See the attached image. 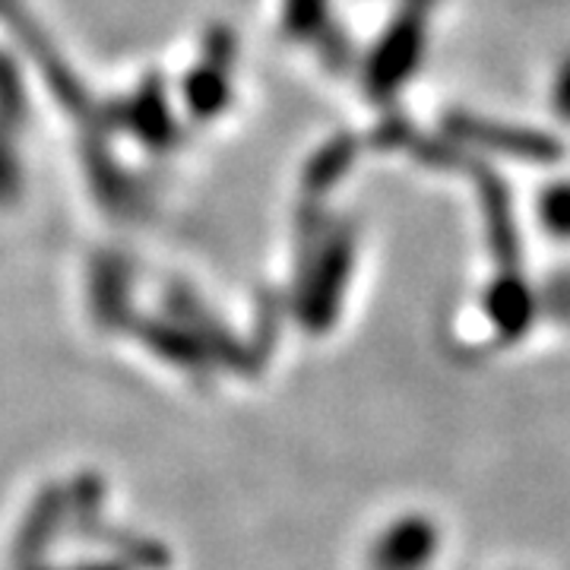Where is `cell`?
I'll return each mask as SVG.
<instances>
[{"mask_svg":"<svg viewBox=\"0 0 570 570\" xmlns=\"http://www.w3.org/2000/svg\"><path fill=\"white\" fill-rule=\"evenodd\" d=\"M431 7H434V0H403L396 20L390 22L384 39L377 41V48L367 58L365 92H371V99L387 102L415 73L422 51H425Z\"/></svg>","mask_w":570,"mask_h":570,"instance_id":"1","label":"cell"},{"mask_svg":"<svg viewBox=\"0 0 570 570\" xmlns=\"http://www.w3.org/2000/svg\"><path fill=\"white\" fill-rule=\"evenodd\" d=\"M450 134L456 140L475 142V146H485L494 153H504V156H517V159H530V163H551L561 156V146L539 134L530 127H510V124H491L482 118H472V115H460V118H450Z\"/></svg>","mask_w":570,"mask_h":570,"instance_id":"2","label":"cell"},{"mask_svg":"<svg viewBox=\"0 0 570 570\" xmlns=\"http://www.w3.org/2000/svg\"><path fill=\"white\" fill-rule=\"evenodd\" d=\"M26 121V96L13 63L0 55V200H10L20 187L17 134Z\"/></svg>","mask_w":570,"mask_h":570,"instance_id":"3","label":"cell"},{"mask_svg":"<svg viewBox=\"0 0 570 570\" xmlns=\"http://www.w3.org/2000/svg\"><path fill=\"white\" fill-rule=\"evenodd\" d=\"M232 63V36L216 32L200 67L187 77V105L194 108L197 118H213L228 102V67Z\"/></svg>","mask_w":570,"mask_h":570,"instance_id":"4","label":"cell"},{"mask_svg":"<svg viewBox=\"0 0 570 570\" xmlns=\"http://www.w3.org/2000/svg\"><path fill=\"white\" fill-rule=\"evenodd\" d=\"M124 121H127V127H130L142 142L159 146V149H163V146H171L175 121H171V115H168V102L163 99V92H159L156 82L142 86L140 92L127 102V108H124Z\"/></svg>","mask_w":570,"mask_h":570,"instance_id":"5","label":"cell"},{"mask_svg":"<svg viewBox=\"0 0 570 570\" xmlns=\"http://www.w3.org/2000/svg\"><path fill=\"white\" fill-rule=\"evenodd\" d=\"M326 0H285V29L298 41H321L330 26Z\"/></svg>","mask_w":570,"mask_h":570,"instance_id":"6","label":"cell"},{"mask_svg":"<svg viewBox=\"0 0 570 570\" xmlns=\"http://www.w3.org/2000/svg\"><path fill=\"white\" fill-rule=\"evenodd\" d=\"M539 223L554 238H570V181L549 184L539 197Z\"/></svg>","mask_w":570,"mask_h":570,"instance_id":"7","label":"cell"},{"mask_svg":"<svg viewBox=\"0 0 570 570\" xmlns=\"http://www.w3.org/2000/svg\"><path fill=\"white\" fill-rule=\"evenodd\" d=\"M554 108L564 121H570V58L561 63V70L554 77Z\"/></svg>","mask_w":570,"mask_h":570,"instance_id":"8","label":"cell"}]
</instances>
